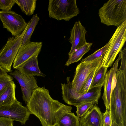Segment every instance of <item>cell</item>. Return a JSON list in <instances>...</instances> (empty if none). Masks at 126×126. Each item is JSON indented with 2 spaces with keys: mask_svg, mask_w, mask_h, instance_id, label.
I'll use <instances>...</instances> for the list:
<instances>
[{
  "mask_svg": "<svg viewBox=\"0 0 126 126\" xmlns=\"http://www.w3.org/2000/svg\"><path fill=\"white\" fill-rule=\"evenodd\" d=\"M27 107L30 114L39 119L42 126H57L62 116L71 112L72 108L53 99L45 86L33 91Z\"/></svg>",
  "mask_w": 126,
  "mask_h": 126,
  "instance_id": "6da1fadb",
  "label": "cell"
},
{
  "mask_svg": "<svg viewBox=\"0 0 126 126\" xmlns=\"http://www.w3.org/2000/svg\"><path fill=\"white\" fill-rule=\"evenodd\" d=\"M112 84L110 110L111 121L119 126H126V76L116 72Z\"/></svg>",
  "mask_w": 126,
  "mask_h": 126,
  "instance_id": "7a4b0ae2",
  "label": "cell"
},
{
  "mask_svg": "<svg viewBox=\"0 0 126 126\" xmlns=\"http://www.w3.org/2000/svg\"><path fill=\"white\" fill-rule=\"evenodd\" d=\"M101 22L107 26H119L126 20V0H109L99 10Z\"/></svg>",
  "mask_w": 126,
  "mask_h": 126,
  "instance_id": "3957f363",
  "label": "cell"
},
{
  "mask_svg": "<svg viewBox=\"0 0 126 126\" xmlns=\"http://www.w3.org/2000/svg\"><path fill=\"white\" fill-rule=\"evenodd\" d=\"M49 17L68 21L79 13L76 0H50L48 8Z\"/></svg>",
  "mask_w": 126,
  "mask_h": 126,
  "instance_id": "277c9868",
  "label": "cell"
},
{
  "mask_svg": "<svg viewBox=\"0 0 126 126\" xmlns=\"http://www.w3.org/2000/svg\"><path fill=\"white\" fill-rule=\"evenodd\" d=\"M126 40V20L117 27L109 41V46L102 61L101 65L108 68L111 66Z\"/></svg>",
  "mask_w": 126,
  "mask_h": 126,
  "instance_id": "5b68a950",
  "label": "cell"
},
{
  "mask_svg": "<svg viewBox=\"0 0 126 126\" xmlns=\"http://www.w3.org/2000/svg\"><path fill=\"white\" fill-rule=\"evenodd\" d=\"M29 23L30 21L25 30L19 36L9 37L6 44L0 50V65L7 72L12 71V64L21 47L23 37Z\"/></svg>",
  "mask_w": 126,
  "mask_h": 126,
  "instance_id": "8992f818",
  "label": "cell"
},
{
  "mask_svg": "<svg viewBox=\"0 0 126 126\" xmlns=\"http://www.w3.org/2000/svg\"><path fill=\"white\" fill-rule=\"evenodd\" d=\"M0 19L3 28H6L14 37L20 35L26 28L28 23L15 12L0 11Z\"/></svg>",
  "mask_w": 126,
  "mask_h": 126,
  "instance_id": "52a82bcc",
  "label": "cell"
},
{
  "mask_svg": "<svg viewBox=\"0 0 126 126\" xmlns=\"http://www.w3.org/2000/svg\"><path fill=\"white\" fill-rule=\"evenodd\" d=\"M30 113L27 107L23 106L17 100L12 105L0 108V117L8 118L25 125Z\"/></svg>",
  "mask_w": 126,
  "mask_h": 126,
  "instance_id": "ba28073f",
  "label": "cell"
},
{
  "mask_svg": "<svg viewBox=\"0 0 126 126\" xmlns=\"http://www.w3.org/2000/svg\"><path fill=\"white\" fill-rule=\"evenodd\" d=\"M9 73L17 81L21 87L23 100L27 104L33 91L38 88L36 78L34 76L25 75L16 70Z\"/></svg>",
  "mask_w": 126,
  "mask_h": 126,
  "instance_id": "9c48e42d",
  "label": "cell"
},
{
  "mask_svg": "<svg viewBox=\"0 0 126 126\" xmlns=\"http://www.w3.org/2000/svg\"><path fill=\"white\" fill-rule=\"evenodd\" d=\"M42 42H30L25 46L20 47L13 62V68H17L28 60L36 55L41 51Z\"/></svg>",
  "mask_w": 126,
  "mask_h": 126,
  "instance_id": "30bf717a",
  "label": "cell"
},
{
  "mask_svg": "<svg viewBox=\"0 0 126 126\" xmlns=\"http://www.w3.org/2000/svg\"><path fill=\"white\" fill-rule=\"evenodd\" d=\"M87 32L85 28L80 21L75 23L71 30L70 35L69 39L71 45L70 50L68 53L69 56L87 43L85 38Z\"/></svg>",
  "mask_w": 126,
  "mask_h": 126,
  "instance_id": "8fae6325",
  "label": "cell"
},
{
  "mask_svg": "<svg viewBox=\"0 0 126 126\" xmlns=\"http://www.w3.org/2000/svg\"><path fill=\"white\" fill-rule=\"evenodd\" d=\"M118 58L115 62L113 67L106 74L104 84V91L102 98L106 107V110H110V95L112 85L113 77L118 69V62L121 58V54L119 53Z\"/></svg>",
  "mask_w": 126,
  "mask_h": 126,
  "instance_id": "7c38bea8",
  "label": "cell"
},
{
  "mask_svg": "<svg viewBox=\"0 0 126 126\" xmlns=\"http://www.w3.org/2000/svg\"><path fill=\"white\" fill-rule=\"evenodd\" d=\"M83 126H102V113L100 108L95 104L84 116L79 118Z\"/></svg>",
  "mask_w": 126,
  "mask_h": 126,
  "instance_id": "4fadbf2b",
  "label": "cell"
},
{
  "mask_svg": "<svg viewBox=\"0 0 126 126\" xmlns=\"http://www.w3.org/2000/svg\"><path fill=\"white\" fill-rule=\"evenodd\" d=\"M38 55L29 58L16 69L27 76L45 77L46 75L39 68L38 61Z\"/></svg>",
  "mask_w": 126,
  "mask_h": 126,
  "instance_id": "5bb4252c",
  "label": "cell"
},
{
  "mask_svg": "<svg viewBox=\"0 0 126 126\" xmlns=\"http://www.w3.org/2000/svg\"><path fill=\"white\" fill-rule=\"evenodd\" d=\"M16 86L13 81L0 94V108L10 106L17 100L15 95Z\"/></svg>",
  "mask_w": 126,
  "mask_h": 126,
  "instance_id": "9a60e30c",
  "label": "cell"
},
{
  "mask_svg": "<svg viewBox=\"0 0 126 126\" xmlns=\"http://www.w3.org/2000/svg\"><path fill=\"white\" fill-rule=\"evenodd\" d=\"M101 87H97L88 90L86 94L80 95L75 101L73 106L87 102H95L98 104L101 95Z\"/></svg>",
  "mask_w": 126,
  "mask_h": 126,
  "instance_id": "2e32d148",
  "label": "cell"
},
{
  "mask_svg": "<svg viewBox=\"0 0 126 126\" xmlns=\"http://www.w3.org/2000/svg\"><path fill=\"white\" fill-rule=\"evenodd\" d=\"M108 67L101 65L96 69L89 90L93 88L103 86Z\"/></svg>",
  "mask_w": 126,
  "mask_h": 126,
  "instance_id": "e0dca14e",
  "label": "cell"
},
{
  "mask_svg": "<svg viewBox=\"0 0 126 126\" xmlns=\"http://www.w3.org/2000/svg\"><path fill=\"white\" fill-rule=\"evenodd\" d=\"M92 44V43L87 42L83 46L76 50L69 56L65 65L68 66L70 64L80 60L83 56L91 49Z\"/></svg>",
  "mask_w": 126,
  "mask_h": 126,
  "instance_id": "ac0fdd59",
  "label": "cell"
},
{
  "mask_svg": "<svg viewBox=\"0 0 126 126\" xmlns=\"http://www.w3.org/2000/svg\"><path fill=\"white\" fill-rule=\"evenodd\" d=\"M39 20V17L37 14L33 16L30 21L29 26L23 37L21 47L25 46L31 42L32 35Z\"/></svg>",
  "mask_w": 126,
  "mask_h": 126,
  "instance_id": "d6986e66",
  "label": "cell"
},
{
  "mask_svg": "<svg viewBox=\"0 0 126 126\" xmlns=\"http://www.w3.org/2000/svg\"><path fill=\"white\" fill-rule=\"evenodd\" d=\"M57 126H80V123L79 118L71 112L63 115Z\"/></svg>",
  "mask_w": 126,
  "mask_h": 126,
  "instance_id": "ffe728a7",
  "label": "cell"
},
{
  "mask_svg": "<svg viewBox=\"0 0 126 126\" xmlns=\"http://www.w3.org/2000/svg\"><path fill=\"white\" fill-rule=\"evenodd\" d=\"M22 12L27 16L32 15L36 5V0H15Z\"/></svg>",
  "mask_w": 126,
  "mask_h": 126,
  "instance_id": "44dd1931",
  "label": "cell"
},
{
  "mask_svg": "<svg viewBox=\"0 0 126 126\" xmlns=\"http://www.w3.org/2000/svg\"><path fill=\"white\" fill-rule=\"evenodd\" d=\"M109 45V42L104 47L95 51L92 54L83 59L81 62H90L104 57Z\"/></svg>",
  "mask_w": 126,
  "mask_h": 126,
  "instance_id": "7402d4cb",
  "label": "cell"
},
{
  "mask_svg": "<svg viewBox=\"0 0 126 126\" xmlns=\"http://www.w3.org/2000/svg\"><path fill=\"white\" fill-rule=\"evenodd\" d=\"M95 104H97L95 102H84L78 105L75 107L77 108L76 112L77 116L79 118L82 117L90 110Z\"/></svg>",
  "mask_w": 126,
  "mask_h": 126,
  "instance_id": "603a6c76",
  "label": "cell"
},
{
  "mask_svg": "<svg viewBox=\"0 0 126 126\" xmlns=\"http://www.w3.org/2000/svg\"><path fill=\"white\" fill-rule=\"evenodd\" d=\"M98 67L94 69L88 75L81 87L79 96L86 94L88 91L93 77Z\"/></svg>",
  "mask_w": 126,
  "mask_h": 126,
  "instance_id": "cb8c5ba5",
  "label": "cell"
},
{
  "mask_svg": "<svg viewBox=\"0 0 126 126\" xmlns=\"http://www.w3.org/2000/svg\"><path fill=\"white\" fill-rule=\"evenodd\" d=\"M13 79V77L9 75L0 76V94L10 84Z\"/></svg>",
  "mask_w": 126,
  "mask_h": 126,
  "instance_id": "d4e9b609",
  "label": "cell"
},
{
  "mask_svg": "<svg viewBox=\"0 0 126 126\" xmlns=\"http://www.w3.org/2000/svg\"><path fill=\"white\" fill-rule=\"evenodd\" d=\"M15 3V0H0V9L3 11H9Z\"/></svg>",
  "mask_w": 126,
  "mask_h": 126,
  "instance_id": "484cf974",
  "label": "cell"
},
{
  "mask_svg": "<svg viewBox=\"0 0 126 126\" xmlns=\"http://www.w3.org/2000/svg\"><path fill=\"white\" fill-rule=\"evenodd\" d=\"M111 124L110 111L106 110L105 112L102 113V126H111Z\"/></svg>",
  "mask_w": 126,
  "mask_h": 126,
  "instance_id": "4316f807",
  "label": "cell"
},
{
  "mask_svg": "<svg viewBox=\"0 0 126 126\" xmlns=\"http://www.w3.org/2000/svg\"><path fill=\"white\" fill-rule=\"evenodd\" d=\"M14 121L11 118L0 117V126H13Z\"/></svg>",
  "mask_w": 126,
  "mask_h": 126,
  "instance_id": "83f0119b",
  "label": "cell"
},
{
  "mask_svg": "<svg viewBox=\"0 0 126 126\" xmlns=\"http://www.w3.org/2000/svg\"><path fill=\"white\" fill-rule=\"evenodd\" d=\"M7 72L6 70L0 65V76H4L7 75Z\"/></svg>",
  "mask_w": 126,
  "mask_h": 126,
  "instance_id": "f1b7e54d",
  "label": "cell"
},
{
  "mask_svg": "<svg viewBox=\"0 0 126 126\" xmlns=\"http://www.w3.org/2000/svg\"><path fill=\"white\" fill-rule=\"evenodd\" d=\"M111 126H119L114 122H112Z\"/></svg>",
  "mask_w": 126,
  "mask_h": 126,
  "instance_id": "f546056e",
  "label": "cell"
},
{
  "mask_svg": "<svg viewBox=\"0 0 126 126\" xmlns=\"http://www.w3.org/2000/svg\"><path fill=\"white\" fill-rule=\"evenodd\" d=\"M80 126H82V125H81V124H80Z\"/></svg>",
  "mask_w": 126,
  "mask_h": 126,
  "instance_id": "4dcf8cb0",
  "label": "cell"
}]
</instances>
